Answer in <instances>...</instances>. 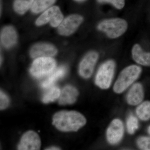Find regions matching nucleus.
<instances>
[{"instance_id": "f257e3e1", "label": "nucleus", "mask_w": 150, "mask_h": 150, "mask_svg": "<svg viewBox=\"0 0 150 150\" xmlns=\"http://www.w3.org/2000/svg\"><path fill=\"white\" fill-rule=\"evenodd\" d=\"M86 120L83 115L75 111H59L53 118V124L59 131H77L85 125Z\"/></svg>"}, {"instance_id": "f03ea898", "label": "nucleus", "mask_w": 150, "mask_h": 150, "mask_svg": "<svg viewBox=\"0 0 150 150\" xmlns=\"http://www.w3.org/2000/svg\"><path fill=\"white\" fill-rule=\"evenodd\" d=\"M142 72V69L139 66L132 65L126 67L121 72L115 82L113 91L120 93L124 91L138 79Z\"/></svg>"}, {"instance_id": "7ed1b4c3", "label": "nucleus", "mask_w": 150, "mask_h": 150, "mask_svg": "<svg viewBox=\"0 0 150 150\" xmlns=\"http://www.w3.org/2000/svg\"><path fill=\"white\" fill-rule=\"evenodd\" d=\"M128 24L126 21L121 18L105 20L98 24V29L106 33L110 38L119 37L126 31Z\"/></svg>"}, {"instance_id": "20e7f679", "label": "nucleus", "mask_w": 150, "mask_h": 150, "mask_svg": "<svg viewBox=\"0 0 150 150\" xmlns=\"http://www.w3.org/2000/svg\"><path fill=\"white\" fill-rule=\"evenodd\" d=\"M56 65V61L51 57H38L33 63L30 72L35 77H42L53 72Z\"/></svg>"}, {"instance_id": "39448f33", "label": "nucleus", "mask_w": 150, "mask_h": 150, "mask_svg": "<svg viewBox=\"0 0 150 150\" xmlns=\"http://www.w3.org/2000/svg\"><path fill=\"white\" fill-rule=\"evenodd\" d=\"M115 64L112 60L105 62L98 71L95 78V83L101 89L110 87L114 75Z\"/></svg>"}, {"instance_id": "423d86ee", "label": "nucleus", "mask_w": 150, "mask_h": 150, "mask_svg": "<svg viewBox=\"0 0 150 150\" xmlns=\"http://www.w3.org/2000/svg\"><path fill=\"white\" fill-rule=\"evenodd\" d=\"M63 18L60 8L58 6H54L45 11L37 19L35 23L37 25L40 26L49 22L51 26L56 27L63 21Z\"/></svg>"}, {"instance_id": "0eeeda50", "label": "nucleus", "mask_w": 150, "mask_h": 150, "mask_svg": "<svg viewBox=\"0 0 150 150\" xmlns=\"http://www.w3.org/2000/svg\"><path fill=\"white\" fill-rule=\"evenodd\" d=\"M83 21L82 17L72 15L65 19L59 25L58 31L61 35L68 36L76 30Z\"/></svg>"}, {"instance_id": "6e6552de", "label": "nucleus", "mask_w": 150, "mask_h": 150, "mask_svg": "<svg viewBox=\"0 0 150 150\" xmlns=\"http://www.w3.org/2000/svg\"><path fill=\"white\" fill-rule=\"evenodd\" d=\"M41 141L38 134L32 131H27L22 137L18 149L20 150H40Z\"/></svg>"}, {"instance_id": "1a4fd4ad", "label": "nucleus", "mask_w": 150, "mask_h": 150, "mask_svg": "<svg viewBox=\"0 0 150 150\" xmlns=\"http://www.w3.org/2000/svg\"><path fill=\"white\" fill-rule=\"evenodd\" d=\"M98 58V54L94 51L89 52L84 57L79 68V72L82 77L88 79L91 76Z\"/></svg>"}, {"instance_id": "9d476101", "label": "nucleus", "mask_w": 150, "mask_h": 150, "mask_svg": "<svg viewBox=\"0 0 150 150\" xmlns=\"http://www.w3.org/2000/svg\"><path fill=\"white\" fill-rule=\"evenodd\" d=\"M124 127L123 123L118 119L111 122L106 132L108 141L111 144H115L121 141L123 137Z\"/></svg>"}, {"instance_id": "9b49d317", "label": "nucleus", "mask_w": 150, "mask_h": 150, "mask_svg": "<svg viewBox=\"0 0 150 150\" xmlns=\"http://www.w3.org/2000/svg\"><path fill=\"white\" fill-rule=\"evenodd\" d=\"M57 50L54 46L48 43H38L34 45L30 50V54L33 58L51 57L55 56Z\"/></svg>"}, {"instance_id": "f8f14e48", "label": "nucleus", "mask_w": 150, "mask_h": 150, "mask_svg": "<svg viewBox=\"0 0 150 150\" xmlns=\"http://www.w3.org/2000/svg\"><path fill=\"white\" fill-rule=\"evenodd\" d=\"M79 95L77 90L71 86H67L61 92L59 97V104L64 105L72 104L74 103Z\"/></svg>"}, {"instance_id": "ddd939ff", "label": "nucleus", "mask_w": 150, "mask_h": 150, "mask_svg": "<svg viewBox=\"0 0 150 150\" xmlns=\"http://www.w3.org/2000/svg\"><path fill=\"white\" fill-rule=\"evenodd\" d=\"M17 35L15 29L11 26L3 28L1 35V43L4 47L11 48L16 43Z\"/></svg>"}, {"instance_id": "4468645a", "label": "nucleus", "mask_w": 150, "mask_h": 150, "mask_svg": "<svg viewBox=\"0 0 150 150\" xmlns=\"http://www.w3.org/2000/svg\"><path fill=\"white\" fill-rule=\"evenodd\" d=\"M144 97L143 87L139 83H137L131 87L127 95V102L131 105H135L142 102Z\"/></svg>"}, {"instance_id": "2eb2a0df", "label": "nucleus", "mask_w": 150, "mask_h": 150, "mask_svg": "<svg viewBox=\"0 0 150 150\" xmlns=\"http://www.w3.org/2000/svg\"><path fill=\"white\" fill-rule=\"evenodd\" d=\"M133 59L138 64L150 67V52L143 51L139 44H136L132 50Z\"/></svg>"}, {"instance_id": "dca6fc26", "label": "nucleus", "mask_w": 150, "mask_h": 150, "mask_svg": "<svg viewBox=\"0 0 150 150\" xmlns=\"http://www.w3.org/2000/svg\"><path fill=\"white\" fill-rule=\"evenodd\" d=\"M67 68L65 66H62L51 73L45 81L41 84L43 88H48L51 87L57 81L64 76L67 73Z\"/></svg>"}, {"instance_id": "f3484780", "label": "nucleus", "mask_w": 150, "mask_h": 150, "mask_svg": "<svg viewBox=\"0 0 150 150\" xmlns=\"http://www.w3.org/2000/svg\"><path fill=\"white\" fill-rule=\"evenodd\" d=\"M56 0H35L31 7L33 12L39 13L50 7Z\"/></svg>"}, {"instance_id": "a211bd4d", "label": "nucleus", "mask_w": 150, "mask_h": 150, "mask_svg": "<svg viewBox=\"0 0 150 150\" xmlns=\"http://www.w3.org/2000/svg\"><path fill=\"white\" fill-rule=\"evenodd\" d=\"M35 0H15L14 9L17 13L23 14L30 7Z\"/></svg>"}, {"instance_id": "6ab92c4d", "label": "nucleus", "mask_w": 150, "mask_h": 150, "mask_svg": "<svg viewBox=\"0 0 150 150\" xmlns=\"http://www.w3.org/2000/svg\"><path fill=\"white\" fill-rule=\"evenodd\" d=\"M61 93V90L59 88L56 86L51 87L43 96L42 101L45 103L54 102L59 98Z\"/></svg>"}, {"instance_id": "aec40b11", "label": "nucleus", "mask_w": 150, "mask_h": 150, "mask_svg": "<svg viewBox=\"0 0 150 150\" xmlns=\"http://www.w3.org/2000/svg\"><path fill=\"white\" fill-rule=\"evenodd\" d=\"M138 117L143 121H147L150 118V101L142 103L137 107L136 110Z\"/></svg>"}, {"instance_id": "412c9836", "label": "nucleus", "mask_w": 150, "mask_h": 150, "mask_svg": "<svg viewBox=\"0 0 150 150\" xmlns=\"http://www.w3.org/2000/svg\"><path fill=\"white\" fill-rule=\"evenodd\" d=\"M127 128L129 134H134L139 128V122L137 118L133 115H130L127 120Z\"/></svg>"}, {"instance_id": "4be33fe9", "label": "nucleus", "mask_w": 150, "mask_h": 150, "mask_svg": "<svg viewBox=\"0 0 150 150\" xmlns=\"http://www.w3.org/2000/svg\"><path fill=\"white\" fill-rule=\"evenodd\" d=\"M137 144L142 150H150V138L141 137L137 140Z\"/></svg>"}, {"instance_id": "5701e85b", "label": "nucleus", "mask_w": 150, "mask_h": 150, "mask_svg": "<svg viewBox=\"0 0 150 150\" xmlns=\"http://www.w3.org/2000/svg\"><path fill=\"white\" fill-rule=\"evenodd\" d=\"M99 3H109L116 8L121 9L125 5V0H98Z\"/></svg>"}, {"instance_id": "b1692460", "label": "nucleus", "mask_w": 150, "mask_h": 150, "mask_svg": "<svg viewBox=\"0 0 150 150\" xmlns=\"http://www.w3.org/2000/svg\"><path fill=\"white\" fill-rule=\"evenodd\" d=\"M9 103V98L1 91L0 92V108L1 110L5 109Z\"/></svg>"}, {"instance_id": "393cba45", "label": "nucleus", "mask_w": 150, "mask_h": 150, "mask_svg": "<svg viewBox=\"0 0 150 150\" xmlns=\"http://www.w3.org/2000/svg\"><path fill=\"white\" fill-rule=\"evenodd\" d=\"M46 150H60L59 148L58 147H51L48 148L47 149H46Z\"/></svg>"}, {"instance_id": "a878e982", "label": "nucleus", "mask_w": 150, "mask_h": 150, "mask_svg": "<svg viewBox=\"0 0 150 150\" xmlns=\"http://www.w3.org/2000/svg\"><path fill=\"white\" fill-rule=\"evenodd\" d=\"M148 131L149 134H150V126H149V128H148Z\"/></svg>"}, {"instance_id": "bb28decb", "label": "nucleus", "mask_w": 150, "mask_h": 150, "mask_svg": "<svg viewBox=\"0 0 150 150\" xmlns=\"http://www.w3.org/2000/svg\"><path fill=\"white\" fill-rule=\"evenodd\" d=\"M75 1H84V0H75Z\"/></svg>"}]
</instances>
